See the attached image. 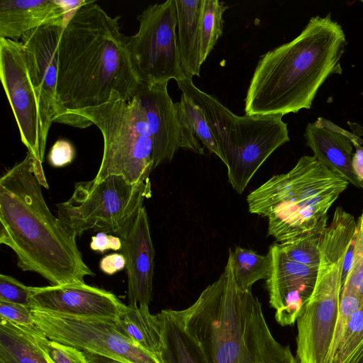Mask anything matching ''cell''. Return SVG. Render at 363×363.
<instances>
[{"label":"cell","mask_w":363,"mask_h":363,"mask_svg":"<svg viewBox=\"0 0 363 363\" xmlns=\"http://www.w3.org/2000/svg\"><path fill=\"white\" fill-rule=\"evenodd\" d=\"M181 126L180 148L203 155V147L199 140L223 162V157L207 121L203 110L189 96L182 93L179 102L175 103Z\"/></svg>","instance_id":"22"},{"label":"cell","mask_w":363,"mask_h":363,"mask_svg":"<svg viewBox=\"0 0 363 363\" xmlns=\"http://www.w3.org/2000/svg\"><path fill=\"white\" fill-rule=\"evenodd\" d=\"M160 342L155 355L159 363H201L195 344L179 311L164 309L157 313Z\"/></svg>","instance_id":"21"},{"label":"cell","mask_w":363,"mask_h":363,"mask_svg":"<svg viewBox=\"0 0 363 363\" xmlns=\"http://www.w3.org/2000/svg\"><path fill=\"white\" fill-rule=\"evenodd\" d=\"M137 19L138 30L127 37V42L140 81L154 84L184 79L177 45L175 0L150 5Z\"/></svg>","instance_id":"10"},{"label":"cell","mask_w":363,"mask_h":363,"mask_svg":"<svg viewBox=\"0 0 363 363\" xmlns=\"http://www.w3.org/2000/svg\"><path fill=\"white\" fill-rule=\"evenodd\" d=\"M328 220H323L310 233L296 239L279 243L280 249L291 259L318 267L320 263V245Z\"/></svg>","instance_id":"28"},{"label":"cell","mask_w":363,"mask_h":363,"mask_svg":"<svg viewBox=\"0 0 363 363\" xmlns=\"http://www.w3.org/2000/svg\"><path fill=\"white\" fill-rule=\"evenodd\" d=\"M179 312L201 363H297L273 336L258 298L237 285L231 249L218 279Z\"/></svg>","instance_id":"3"},{"label":"cell","mask_w":363,"mask_h":363,"mask_svg":"<svg viewBox=\"0 0 363 363\" xmlns=\"http://www.w3.org/2000/svg\"><path fill=\"white\" fill-rule=\"evenodd\" d=\"M349 182L314 156H302L288 172L272 176L247 197L249 211L268 219L280 243L316 229Z\"/></svg>","instance_id":"5"},{"label":"cell","mask_w":363,"mask_h":363,"mask_svg":"<svg viewBox=\"0 0 363 363\" xmlns=\"http://www.w3.org/2000/svg\"><path fill=\"white\" fill-rule=\"evenodd\" d=\"M347 45L330 14L312 17L301 33L259 58L245 99V115H281L309 109L320 86L341 74Z\"/></svg>","instance_id":"4"},{"label":"cell","mask_w":363,"mask_h":363,"mask_svg":"<svg viewBox=\"0 0 363 363\" xmlns=\"http://www.w3.org/2000/svg\"><path fill=\"white\" fill-rule=\"evenodd\" d=\"M0 76L21 141L32 156L34 174L42 186L48 189L42 166L47 138L43 130L37 86L21 41L0 38Z\"/></svg>","instance_id":"11"},{"label":"cell","mask_w":363,"mask_h":363,"mask_svg":"<svg viewBox=\"0 0 363 363\" xmlns=\"http://www.w3.org/2000/svg\"><path fill=\"white\" fill-rule=\"evenodd\" d=\"M64 9L56 0L0 1V38L16 41L30 30L50 25L65 27Z\"/></svg>","instance_id":"19"},{"label":"cell","mask_w":363,"mask_h":363,"mask_svg":"<svg viewBox=\"0 0 363 363\" xmlns=\"http://www.w3.org/2000/svg\"><path fill=\"white\" fill-rule=\"evenodd\" d=\"M228 9V6L223 1L203 0L200 20L201 64L206 60L218 38L223 35V14Z\"/></svg>","instance_id":"27"},{"label":"cell","mask_w":363,"mask_h":363,"mask_svg":"<svg viewBox=\"0 0 363 363\" xmlns=\"http://www.w3.org/2000/svg\"><path fill=\"white\" fill-rule=\"evenodd\" d=\"M90 248L100 252H104L107 250H119L122 248V242L118 236L100 232L91 238Z\"/></svg>","instance_id":"35"},{"label":"cell","mask_w":363,"mask_h":363,"mask_svg":"<svg viewBox=\"0 0 363 363\" xmlns=\"http://www.w3.org/2000/svg\"><path fill=\"white\" fill-rule=\"evenodd\" d=\"M354 137L320 117L308 123L304 133L306 145L319 162L349 183L363 189V182L357 177L352 167V140Z\"/></svg>","instance_id":"18"},{"label":"cell","mask_w":363,"mask_h":363,"mask_svg":"<svg viewBox=\"0 0 363 363\" xmlns=\"http://www.w3.org/2000/svg\"><path fill=\"white\" fill-rule=\"evenodd\" d=\"M168 83L142 82L135 94L143 110L153 143V168L169 162L180 148L181 126Z\"/></svg>","instance_id":"17"},{"label":"cell","mask_w":363,"mask_h":363,"mask_svg":"<svg viewBox=\"0 0 363 363\" xmlns=\"http://www.w3.org/2000/svg\"><path fill=\"white\" fill-rule=\"evenodd\" d=\"M40 330L0 320V363H50L40 343Z\"/></svg>","instance_id":"23"},{"label":"cell","mask_w":363,"mask_h":363,"mask_svg":"<svg viewBox=\"0 0 363 363\" xmlns=\"http://www.w3.org/2000/svg\"><path fill=\"white\" fill-rule=\"evenodd\" d=\"M126 267V260L121 253H113L104 257L100 262L101 270L108 274L112 275Z\"/></svg>","instance_id":"36"},{"label":"cell","mask_w":363,"mask_h":363,"mask_svg":"<svg viewBox=\"0 0 363 363\" xmlns=\"http://www.w3.org/2000/svg\"><path fill=\"white\" fill-rule=\"evenodd\" d=\"M232 255L234 277L242 290L252 291L255 282L269 278L272 268L269 252L261 255L252 250L237 246Z\"/></svg>","instance_id":"25"},{"label":"cell","mask_w":363,"mask_h":363,"mask_svg":"<svg viewBox=\"0 0 363 363\" xmlns=\"http://www.w3.org/2000/svg\"><path fill=\"white\" fill-rule=\"evenodd\" d=\"M177 83L182 92L203 110L227 167L229 183L238 194H242L265 160L289 141L283 116H240L196 87L191 79L185 77Z\"/></svg>","instance_id":"6"},{"label":"cell","mask_w":363,"mask_h":363,"mask_svg":"<svg viewBox=\"0 0 363 363\" xmlns=\"http://www.w3.org/2000/svg\"><path fill=\"white\" fill-rule=\"evenodd\" d=\"M89 363H128L104 355L83 351Z\"/></svg>","instance_id":"38"},{"label":"cell","mask_w":363,"mask_h":363,"mask_svg":"<svg viewBox=\"0 0 363 363\" xmlns=\"http://www.w3.org/2000/svg\"><path fill=\"white\" fill-rule=\"evenodd\" d=\"M75 156L72 144L64 139L57 140L51 147L48 159L54 167H62L71 163Z\"/></svg>","instance_id":"34"},{"label":"cell","mask_w":363,"mask_h":363,"mask_svg":"<svg viewBox=\"0 0 363 363\" xmlns=\"http://www.w3.org/2000/svg\"><path fill=\"white\" fill-rule=\"evenodd\" d=\"M177 16V45L186 78L200 77V20L203 0H175Z\"/></svg>","instance_id":"20"},{"label":"cell","mask_w":363,"mask_h":363,"mask_svg":"<svg viewBox=\"0 0 363 363\" xmlns=\"http://www.w3.org/2000/svg\"><path fill=\"white\" fill-rule=\"evenodd\" d=\"M272 268L266 286L274 318L281 326L292 325L311 296L317 279L318 267H309L289 258L279 243L270 246Z\"/></svg>","instance_id":"14"},{"label":"cell","mask_w":363,"mask_h":363,"mask_svg":"<svg viewBox=\"0 0 363 363\" xmlns=\"http://www.w3.org/2000/svg\"><path fill=\"white\" fill-rule=\"evenodd\" d=\"M120 16H110L95 1L80 7L63 28L58 46L57 94L64 123L71 111L107 102L112 92L129 101L140 81Z\"/></svg>","instance_id":"1"},{"label":"cell","mask_w":363,"mask_h":363,"mask_svg":"<svg viewBox=\"0 0 363 363\" xmlns=\"http://www.w3.org/2000/svg\"><path fill=\"white\" fill-rule=\"evenodd\" d=\"M347 253L352 254V262L342 290L356 293L363 301V211Z\"/></svg>","instance_id":"29"},{"label":"cell","mask_w":363,"mask_h":363,"mask_svg":"<svg viewBox=\"0 0 363 363\" xmlns=\"http://www.w3.org/2000/svg\"><path fill=\"white\" fill-rule=\"evenodd\" d=\"M0 318L33 331H40L35 324L31 309L23 305L0 301Z\"/></svg>","instance_id":"33"},{"label":"cell","mask_w":363,"mask_h":363,"mask_svg":"<svg viewBox=\"0 0 363 363\" xmlns=\"http://www.w3.org/2000/svg\"><path fill=\"white\" fill-rule=\"evenodd\" d=\"M118 235L126 260L128 306L149 307L152 293L155 251L144 206Z\"/></svg>","instance_id":"16"},{"label":"cell","mask_w":363,"mask_h":363,"mask_svg":"<svg viewBox=\"0 0 363 363\" xmlns=\"http://www.w3.org/2000/svg\"><path fill=\"white\" fill-rule=\"evenodd\" d=\"M30 290L31 310L76 318L116 323L127 306L112 292L85 283L30 286Z\"/></svg>","instance_id":"13"},{"label":"cell","mask_w":363,"mask_h":363,"mask_svg":"<svg viewBox=\"0 0 363 363\" xmlns=\"http://www.w3.org/2000/svg\"><path fill=\"white\" fill-rule=\"evenodd\" d=\"M362 304L363 301L357 294L341 290L339 311L328 357L340 340L349 320Z\"/></svg>","instance_id":"31"},{"label":"cell","mask_w":363,"mask_h":363,"mask_svg":"<svg viewBox=\"0 0 363 363\" xmlns=\"http://www.w3.org/2000/svg\"><path fill=\"white\" fill-rule=\"evenodd\" d=\"M115 326L123 337L155 357L160 329L157 314H152L149 307L127 305Z\"/></svg>","instance_id":"24"},{"label":"cell","mask_w":363,"mask_h":363,"mask_svg":"<svg viewBox=\"0 0 363 363\" xmlns=\"http://www.w3.org/2000/svg\"><path fill=\"white\" fill-rule=\"evenodd\" d=\"M326 363H363V304L349 320Z\"/></svg>","instance_id":"26"},{"label":"cell","mask_w":363,"mask_h":363,"mask_svg":"<svg viewBox=\"0 0 363 363\" xmlns=\"http://www.w3.org/2000/svg\"><path fill=\"white\" fill-rule=\"evenodd\" d=\"M151 196L150 179L130 184L110 175L97 184L79 182L71 197L57 204V218L75 238L89 230L118 235Z\"/></svg>","instance_id":"9"},{"label":"cell","mask_w":363,"mask_h":363,"mask_svg":"<svg viewBox=\"0 0 363 363\" xmlns=\"http://www.w3.org/2000/svg\"><path fill=\"white\" fill-rule=\"evenodd\" d=\"M62 26L50 25L29 30L21 38L38 94L45 138L61 112L57 94L58 46Z\"/></svg>","instance_id":"15"},{"label":"cell","mask_w":363,"mask_h":363,"mask_svg":"<svg viewBox=\"0 0 363 363\" xmlns=\"http://www.w3.org/2000/svg\"><path fill=\"white\" fill-rule=\"evenodd\" d=\"M64 124L79 128L96 125L104 138V152L92 182L120 175L130 184L150 179L154 169L153 143L138 99L129 101L112 92L101 105L69 112Z\"/></svg>","instance_id":"7"},{"label":"cell","mask_w":363,"mask_h":363,"mask_svg":"<svg viewBox=\"0 0 363 363\" xmlns=\"http://www.w3.org/2000/svg\"><path fill=\"white\" fill-rule=\"evenodd\" d=\"M30 286L11 276L0 274V301L9 302L30 308Z\"/></svg>","instance_id":"32"},{"label":"cell","mask_w":363,"mask_h":363,"mask_svg":"<svg viewBox=\"0 0 363 363\" xmlns=\"http://www.w3.org/2000/svg\"><path fill=\"white\" fill-rule=\"evenodd\" d=\"M40 343L50 363H89L83 351L40 335Z\"/></svg>","instance_id":"30"},{"label":"cell","mask_w":363,"mask_h":363,"mask_svg":"<svg viewBox=\"0 0 363 363\" xmlns=\"http://www.w3.org/2000/svg\"><path fill=\"white\" fill-rule=\"evenodd\" d=\"M31 311L35 325L50 340L128 363H159L152 354L123 337L116 323Z\"/></svg>","instance_id":"12"},{"label":"cell","mask_w":363,"mask_h":363,"mask_svg":"<svg viewBox=\"0 0 363 363\" xmlns=\"http://www.w3.org/2000/svg\"><path fill=\"white\" fill-rule=\"evenodd\" d=\"M358 140L359 138L356 136L352 140L355 148V152L352 157V167L357 177L363 182V147Z\"/></svg>","instance_id":"37"},{"label":"cell","mask_w":363,"mask_h":363,"mask_svg":"<svg viewBox=\"0 0 363 363\" xmlns=\"http://www.w3.org/2000/svg\"><path fill=\"white\" fill-rule=\"evenodd\" d=\"M352 238L340 231L324 233L313 291L296 319L297 363H326L337 318L345 259Z\"/></svg>","instance_id":"8"},{"label":"cell","mask_w":363,"mask_h":363,"mask_svg":"<svg viewBox=\"0 0 363 363\" xmlns=\"http://www.w3.org/2000/svg\"><path fill=\"white\" fill-rule=\"evenodd\" d=\"M42 185L25 158L0 178V243L16 254L17 264L52 286L85 283L94 275L72 236L49 210Z\"/></svg>","instance_id":"2"}]
</instances>
